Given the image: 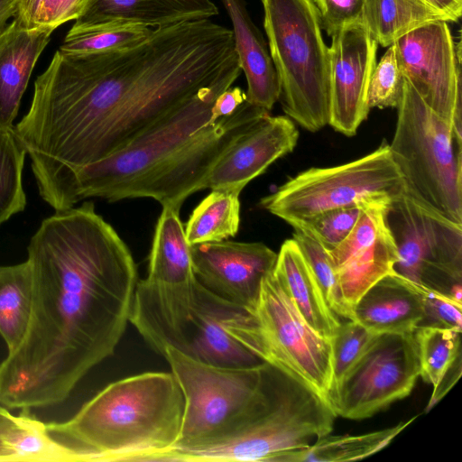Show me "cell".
<instances>
[{"mask_svg": "<svg viewBox=\"0 0 462 462\" xmlns=\"http://www.w3.org/2000/svg\"><path fill=\"white\" fill-rule=\"evenodd\" d=\"M233 32L210 19L155 29L117 51L58 50L14 127L41 197L97 162L200 90L241 74Z\"/></svg>", "mask_w": 462, "mask_h": 462, "instance_id": "cell-1", "label": "cell"}, {"mask_svg": "<svg viewBox=\"0 0 462 462\" xmlns=\"http://www.w3.org/2000/svg\"><path fill=\"white\" fill-rule=\"evenodd\" d=\"M27 254L30 320L0 363V404L9 409L63 402L111 356L130 323L138 282L129 248L92 201L43 219Z\"/></svg>", "mask_w": 462, "mask_h": 462, "instance_id": "cell-2", "label": "cell"}, {"mask_svg": "<svg viewBox=\"0 0 462 462\" xmlns=\"http://www.w3.org/2000/svg\"><path fill=\"white\" fill-rule=\"evenodd\" d=\"M184 398L171 372L107 384L69 420L46 423L82 462H154L178 443Z\"/></svg>", "mask_w": 462, "mask_h": 462, "instance_id": "cell-3", "label": "cell"}, {"mask_svg": "<svg viewBox=\"0 0 462 462\" xmlns=\"http://www.w3.org/2000/svg\"><path fill=\"white\" fill-rule=\"evenodd\" d=\"M330 403L291 372L267 363L262 392L234 430L197 445L173 448L155 462H283L328 435L336 418Z\"/></svg>", "mask_w": 462, "mask_h": 462, "instance_id": "cell-4", "label": "cell"}, {"mask_svg": "<svg viewBox=\"0 0 462 462\" xmlns=\"http://www.w3.org/2000/svg\"><path fill=\"white\" fill-rule=\"evenodd\" d=\"M233 83L225 81L200 90L122 148L68 174L43 199L59 211L88 198L109 201L141 198L152 176L192 134L209 124L215 99Z\"/></svg>", "mask_w": 462, "mask_h": 462, "instance_id": "cell-5", "label": "cell"}, {"mask_svg": "<svg viewBox=\"0 0 462 462\" xmlns=\"http://www.w3.org/2000/svg\"><path fill=\"white\" fill-rule=\"evenodd\" d=\"M286 116L315 133L329 121L330 54L314 0H261Z\"/></svg>", "mask_w": 462, "mask_h": 462, "instance_id": "cell-6", "label": "cell"}, {"mask_svg": "<svg viewBox=\"0 0 462 462\" xmlns=\"http://www.w3.org/2000/svg\"><path fill=\"white\" fill-rule=\"evenodd\" d=\"M180 208L162 206L149 256L148 273L138 280L130 323L157 354L169 347L187 353L196 278Z\"/></svg>", "mask_w": 462, "mask_h": 462, "instance_id": "cell-7", "label": "cell"}, {"mask_svg": "<svg viewBox=\"0 0 462 462\" xmlns=\"http://www.w3.org/2000/svg\"><path fill=\"white\" fill-rule=\"evenodd\" d=\"M389 148L408 192L462 225V140L403 77Z\"/></svg>", "mask_w": 462, "mask_h": 462, "instance_id": "cell-8", "label": "cell"}, {"mask_svg": "<svg viewBox=\"0 0 462 462\" xmlns=\"http://www.w3.org/2000/svg\"><path fill=\"white\" fill-rule=\"evenodd\" d=\"M273 272L263 279L254 307L237 310L225 328L261 361L291 372L329 402L330 340L307 323Z\"/></svg>", "mask_w": 462, "mask_h": 462, "instance_id": "cell-9", "label": "cell"}, {"mask_svg": "<svg viewBox=\"0 0 462 462\" xmlns=\"http://www.w3.org/2000/svg\"><path fill=\"white\" fill-rule=\"evenodd\" d=\"M405 190L389 144L355 161L310 168L289 179L260 200V206L293 228L337 208L368 204L390 206Z\"/></svg>", "mask_w": 462, "mask_h": 462, "instance_id": "cell-10", "label": "cell"}, {"mask_svg": "<svg viewBox=\"0 0 462 462\" xmlns=\"http://www.w3.org/2000/svg\"><path fill=\"white\" fill-rule=\"evenodd\" d=\"M163 357L184 398L181 432L174 448L206 442L236 428L254 408L267 367L265 362L245 367L214 365L172 347Z\"/></svg>", "mask_w": 462, "mask_h": 462, "instance_id": "cell-11", "label": "cell"}, {"mask_svg": "<svg viewBox=\"0 0 462 462\" xmlns=\"http://www.w3.org/2000/svg\"><path fill=\"white\" fill-rule=\"evenodd\" d=\"M386 222L398 252L394 273L462 302V225L406 189L389 206Z\"/></svg>", "mask_w": 462, "mask_h": 462, "instance_id": "cell-12", "label": "cell"}, {"mask_svg": "<svg viewBox=\"0 0 462 462\" xmlns=\"http://www.w3.org/2000/svg\"><path fill=\"white\" fill-rule=\"evenodd\" d=\"M420 376L413 333L375 335L329 393L336 415L363 420L408 396Z\"/></svg>", "mask_w": 462, "mask_h": 462, "instance_id": "cell-13", "label": "cell"}, {"mask_svg": "<svg viewBox=\"0 0 462 462\" xmlns=\"http://www.w3.org/2000/svg\"><path fill=\"white\" fill-rule=\"evenodd\" d=\"M393 45L402 76L462 140L461 42H454L448 22L424 24Z\"/></svg>", "mask_w": 462, "mask_h": 462, "instance_id": "cell-14", "label": "cell"}, {"mask_svg": "<svg viewBox=\"0 0 462 462\" xmlns=\"http://www.w3.org/2000/svg\"><path fill=\"white\" fill-rule=\"evenodd\" d=\"M331 37L328 125L353 136L371 110L367 90L377 63L378 43L362 23L347 26Z\"/></svg>", "mask_w": 462, "mask_h": 462, "instance_id": "cell-15", "label": "cell"}, {"mask_svg": "<svg viewBox=\"0 0 462 462\" xmlns=\"http://www.w3.org/2000/svg\"><path fill=\"white\" fill-rule=\"evenodd\" d=\"M198 282L211 292L245 309L255 304L277 253L263 243L219 242L190 245Z\"/></svg>", "mask_w": 462, "mask_h": 462, "instance_id": "cell-16", "label": "cell"}, {"mask_svg": "<svg viewBox=\"0 0 462 462\" xmlns=\"http://www.w3.org/2000/svg\"><path fill=\"white\" fill-rule=\"evenodd\" d=\"M388 208L364 206L351 233L329 252L344 300L352 310L372 286L394 273L398 252L386 222Z\"/></svg>", "mask_w": 462, "mask_h": 462, "instance_id": "cell-17", "label": "cell"}, {"mask_svg": "<svg viewBox=\"0 0 462 462\" xmlns=\"http://www.w3.org/2000/svg\"><path fill=\"white\" fill-rule=\"evenodd\" d=\"M299 131L286 116L266 114L236 137L218 157L204 189H227L241 193L276 160L295 148Z\"/></svg>", "mask_w": 462, "mask_h": 462, "instance_id": "cell-18", "label": "cell"}, {"mask_svg": "<svg viewBox=\"0 0 462 462\" xmlns=\"http://www.w3.org/2000/svg\"><path fill=\"white\" fill-rule=\"evenodd\" d=\"M218 14L211 0H90L72 29L141 25L158 29Z\"/></svg>", "mask_w": 462, "mask_h": 462, "instance_id": "cell-19", "label": "cell"}, {"mask_svg": "<svg viewBox=\"0 0 462 462\" xmlns=\"http://www.w3.org/2000/svg\"><path fill=\"white\" fill-rule=\"evenodd\" d=\"M240 306L211 292L199 282L191 317V334L187 355L207 364L245 367L261 361L228 335L225 325Z\"/></svg>", "mask_w": 462, "mask_h": 462, "instance_id": "cell-20", "label": "cell"}, {"mask_svg": "<svg viewBox=\"0 0 462 462\" xmlns=\"http://www.w3.org/2000/svg\"><path fill=\"white\" fill-rule=\"evenodd\" d=\"M53 29H26L14 18L0 34V131L14 129L21 99Z\"/></svg>", "mask_w": 462, "mask_h": 462, "instance_id": "cell-21", "label": "cell"}, {"mask_svg": "<svg viewBox=\"0 0 462 462\" xmlns=\"http://www.w3.org/2000/svg\"><path fill=\"white\" fill-rule=\"evenodd\" d=\"M221 2L232 23L235 49L246 79V101L271 111L279 101L280 83L269 48L244 0Z\"/></svg>", "mask_w": 462, "mask_h": 462, "instance_id": "cell-22", "label": "cell"}, {"mask_svg": "<svg viewBox=\"0 0 462 462\" xmlns=\"http://www.w3.org/2000/svg\"><path fill=\"white\" fill-rule=\"evenodd\" d=\"M423 316L420 295L409 280L396 273L376 282L353 308V320L375 335L413 333Z\"/></svg>", "mask_w": 462, "mask_h": 462, "instance_id": "cell-23", "label": "cell"}, {"mask_svg": "<svg viewBox=\"0 0 462 462\" xmlns=\"http://www.w3.org/2000/svg\"><path fill=\"white\" fill-rule=\"evenodd\" d=\"M273 273L307 323L320 336L330 339L341 322L328 306L292 238L282 243Z\"/></svg>", "mask_w": 462, "mask_h": 462, "instance_id": "cell-24", "label": "cell"}, {"mask_svg": "<svg viewBox=\"0 0 462 462\" xmlns=\"http://www.w3.org/2000/svg\"><path fill=\"white\" fill-rule=\"evenodd\" d=\"M0 461H80L79 453L51 437L46 423L23 409L13 415L0 406Z\"/></svg>", "mask_w": 462, "mask_h": 462, "instance_id": "cell-25", "label": "cell"}, {"mask_svg": "<svg viewBox=\"0 0 462 462\" xmlns=\"http://www.w3.org/2000/svg\"><path fill=\"white\" fill-rule=\"evenodd\" d=\"M413 337L420 360V376L432 384L428 407L435 406L461 375V331L431 326L418 327Z\"/></svg>", "mask_w": 462, "mask_h": 462, "instance_id": "cell-26", "label": "cell"}, {"mask_svg": "<svg viewBox=\"0 0 462 462\" xmlns=\"http://www.w3.org/2000/svg\"><path fill=\"white\" fill-rule=\"evenodd\" d=\"M435 21L448 20L423 0H365L362 24L383 47Z\"/></svg>", "mask_w": 462, "mask_h": 462, "instance_id": "cell-27", "label": "cell"}, {"mask_svg": "<svg viewBox=\"0 0 462 462\" xmlns=\"http://www.w3.org/2000/svg\"><path fill=\"white\" fill-rule=\"evenodd\" d=\"M33 293L31 264L26 261L0 265V336L8 352L23 338L30 320Z\"/></svg>", "mask_w": 462, "mask_h": 462, "instance_id": "cell-28", "label": "cell"}, {"mask_svg": "<svg viewBox=\"0 0 462 462\" xmlns=\"http://www.w3.org/2000/svg\"><path fill=\"white\" fill-rule=\"evenodd\" d=\"M416 417L362 435H326L307 448L289 453L283 462H343L363 459L387 447Z\"/></svg>", "mask_w": 462, "mask_h": 462, "instance_id": "cell-29", "label": "cell"}, {"mask_svg": "<svg viewBox=\"0 0 462 462\" xmlns=\"http://www.w3.org/2000/svg\"><path fill=\"white\" fill-rule=\"evenodd\" d=\"M239 193L215 189L193 209L185 235L190 245L234 237L240 225Z\"/></svg>", "mask_w": 462, "mask_h": 462, "instance_id": "cell-30", "label": "cell"}, {"mask_svg": "<svg viewBox=\"0 0 462 462\" xmlns=\"http://www.w3.org/2000/svg\"><path fill=\"white\" fill-rule=\"evenodd\" d=\"M26 154L14 129L0 131V226L26 206L23 186Z\"/></svg>", "mask_w": 462, "mask_h": 462, "instance_id": "cell-31", "label": "cell"}, {"mask_svg": "<svg viewBox=\"0 0 462 462\" xmlns=\"http://www.w3.org/2000/svg\"><path fill=\"white\" fill-rule=\"evenodd\" d=\"M154 30L141 25L111 26L85 30L70 28L59 50L69 54L117 51L143 42Z\"/></svg>", "mask_w": 462, "mask_h": 462, "instance_id": "cell-32", "label": "cell"}, {"mask_svg": "<svg viewBox=\"0 0 462 462\" xmlns=\"http://www.w3.org/2000/svg\"><path fill=\"white\" fill-rule=\"evenodd\" d=\"M292 239L313 273L330 310L337 317L353 319V310L344 300L329 251L300 228H294Z\"/></svg>", "mask_w": 462, "mask_h": 462, "instance_id": "cell-33", "label": "cell"}, {"mask_svg": "<svg viewBox=\"0 0 462 462\" xmlns=\"http://www.w3.org/2000/svg\"><path fill=\"white\" fill-rule=\"evenodd\" d=\"M90 0H16L14 18L26 29H53L78 19Z\"/></svg>", "mask_w": 462, "mask_h": 462, "instance_id": "cell-34", "label": "cell"}, {"mask_svg": "<svg viewBox=\"0 0 462 462\" xmlns=\"http://www.w3.org/2000/svg\"><path fill=\"white\" fill-rule=\"evenodd\" d=\"M375 334L353 319L340 323L330 340L332 388L358 359ZM331 388V390H332ZM331 392V391H330Z\"/></svg>", "mask_w": 462, "mask_h": 462, "instance_id": "cell-35", "label": "cell"}, {"mask_svg": "<svg viewBox=\"0 0 462 462\" xmlns=\"http://www.w3.org/2000/svg\"><path fill=\"white\" fill-rule=\"evenodd\" d=\"M402 82L403 76L392 44L371 75L367 90L369 108H396L402 97Z\"/></svg>", "mask_w": 462, "mask_h": 462, "instance_id": "cell-36", "label": "cell"}, {"mask_svg": "<svg viewBox=\"0 0 462 462\" xmlns=\"http://www.w3.org/2000/svg\"><path fill=\"white\" fill-rule=\"evenodd\" d=\"M362 212L361 206L337 208L324 212L295 228L304 230L330 252L351 233Z\"/></svg>", "mask_w": 462, "mask_h": 462, "instance_id": "cell-37", "label": "cell"}, {"mask_svg": "<svg viewBox=\"0 0 462 462\" xmlns=\"http://www.w3.org/2000/svg\"><path fill=\"white\" fill-rule=\"evenodd\" d=\"M411 284L422 302L424 316L420 326L462 330V302L425 285L413 282Z\"/></svg>", "mask_w": 462, "mask_h": 462, "instance_id": "cell-38", "label": "cell"}, {"mask_svg": "<svg viewBox=\"0 0 462 462\" xmlns=\"http://www.w3.org/2000/svg\"><path fill=\"white\" fill-rule=\"evenodd\" d=\"M321 28L328 36L342 29L362 23L365 0H314Z\"/></svg>", "mask_w": 462, "mask_h": 462, "instance_id": "cell-39", "label": "cell"}, {"mask_svg": "<svg viewBox=\"0 0 462 462\" xmlns=\"http://www.w3.org/2000/svg\"><path fill=\"white\" fill-rule=\"evenodd\" d=\"M246 101L245 92L239 87H230L220 93L211 106L209 124L233 115Z\"/></svg>", "mask_w": 462, "mask_h": 462, "instance_id": "cell-40", "label": "cell"}, {"mask_svg": "<svg viewBox=\"0 0 462 462\" xmlns=\"http://www.w3.org/2000/svg\"><path fill=\"white\" fill-rule=\"evenodd\" d=\"M441 13L448 22H457L462 14V0H423Z\"/></svg>", "mask_w": 462, "mask_h": 462, "instance_id": "cell-41", "label": "cell"}, {"mask_svg": "<svg viewBox=\"0 0 462 462\" xmlns=\"http://www.w3.org/2000/svg\"><path fill=\"white\" fill-rule=\"evenodd\" d=\"M16 0H0V34L8 25L10 18L15 16Z\"/></svg>", "mask_w": 462, "mask_h": 462, "instance_id": "cell-42", "label": "cell"}]
</instances>
